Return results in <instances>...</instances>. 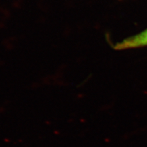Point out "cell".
I'll return each instance as SVG.
<instances>
[{
    "instance_id": "1",
    "label": "cell",
    "mask_w": 147,
    "mask_h": 147,
    "mask_svg": "<svg viewBox=\"0 0 147 147\" xmlns=\"http://www.w3.org/2000/svg\"><path fill=\"white\" fill-rule=\"evenodd\" d=\"M144 47H147V29L138 34L126 38L122 42L117 43L115 49L117 50H123Z\"/></svg>"
}]
</instances>
